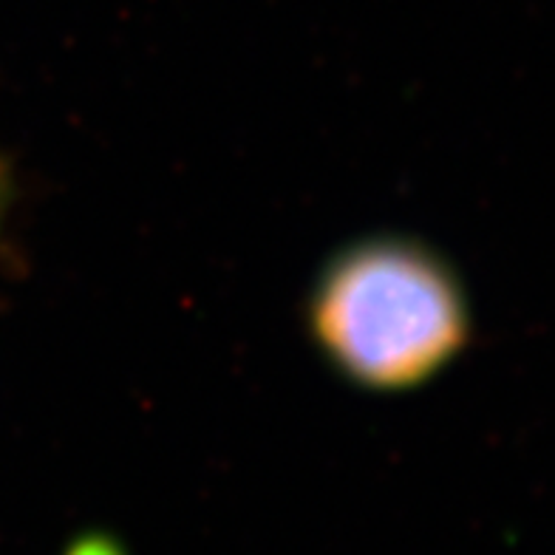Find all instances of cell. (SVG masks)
Returning a JSON list of instances; mask_svg holds the SVG:
<instances>
[{"label":"cell","instance_id":"6da1fadb","mask_svg":"<svg viewBox=\"0 0 555 555\" xmlns=\"http://www.w3.org/2000/svg\"><path fill=\"white\" fill-rule=\"evenodd\" d=\"M314 349L369 395L428 386L468 349L474 321L460 275L428 244L372 235L337 249L309 293Z\"/></svg>","mask_w":555,"mask_h":555},{"label":"cell","instance_id":"7a4b0ae2","mask_svg":"<svg viewBox=\"0 0 555 555\" xmlns=\"http://www.w3.org/2000/svg\"><path fill=\"white\" fill-rule=\"evenodd\" d=\"M7 207H9V179L0 168V227H3V219H7Z\"/></svg>","mask_w":555,"mask_h":555}]
</instances>
